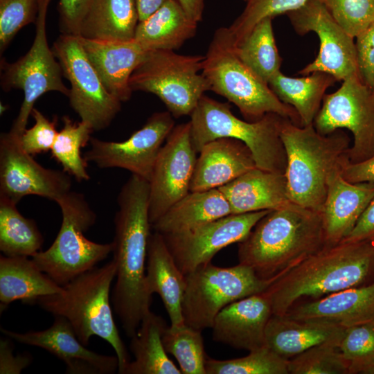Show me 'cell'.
Instances as JSON below:
<instances>
[{"instance_id":"cell-1","label":"cell","mask_w":374,"mask_h":374,"mask_svg":"<svg viewBox=\"0 0 374 374\" xmlns=\"http://www.w3.org/2000/svg\"><path fill=\"white\" fill-rule=\"evenodd\" d=\"M150 183L132 174L117 197L113 260L116 264L112 305L125 335L131 338L150 311L152 296L145 285L148 246L152 224L149 218Z\"/></svg>"},{"instance_id":"cell-2","label":"cell","mask_w":374,"mask_h":374,"mask_svg":"<svg viewBox=\"0 0 374 374\" xmlns=\"http://www.w3.org/2000/svg\"><path fill=\"white\" fill-rule=\"evenodd\" d=\"M373 280V239L341 241L326 244L272 282L264 292L273 314L283 316L304 299H317Z\"/></svg>"},{"instance_id":"cell-3","label":"cell","mask_w":374,"mask_h":374,"mask_svg":"<svg viewBox=\"0 0 374 374\" xmlns=\"http://www.w3.org/2000/svg\"><path fill=\"white\" fill-rule=\"evenodd\" d=\"M326 244L321 213L290 202L256 223L238 242V257L260 278L274 282Z\"/></svg>"},{"instance_id":"cell-4","label":"cell","mask_w":374,"mask_h":374,"mask_svg":"<svg viewBox=\"0 0 374 374\" xmlns=\"http://www.w3.org/2000/svg\"><path fill=\"white\" fill-rule=\"evenodd\" d=\"M280 136L286 153L285 175L290 201L321 213L328 178L341 169L350 147V137L341 130L321 134L313 124L301 126L285 118Z\"/></svg>"},{"instance_id":"cell-5","label":"cell","mask_w":374,"mask_h":374,"mask_svg":"<svg viewBox=\"0 0 374 374\" xmlns=\"http://www.w3.org/2000/svg\"><path fill=\"white\" fill-rule=\"evenodd\" d=\"M116 275L112 259L73 278L60 293L39 297L35 303L54 317L66 318L84 346L93 336L108 342L118 358V373L123 374L130 360L113 317L110 291Z\"/></svg>"},{"instance_id":"cell-6","label":"cell","mask_w":374,"mask_h":374,"mask_svg":"<svg viewBox=\"0 0 374 374\" xmlns=\"http://www.w3.org/2000/svg\"><path fill=\"white\" fill-rule=\"evenodd\" d=\"M234 42L229 28L222 27L214 33L202 71L211 91L234 104L246 121H256L273 113L301 125L296 111L283 103L240 60Z\"/></svg>"},{"instance_id":"cell-7","label":"cell","mask_w":374,"mask_h":374,"mask_svg":"<svg viewBox=\"0 0 374 374\" xmlns=\"http://www.w3.org/2000/svg\"><path fill=\"white\" fill-rule=\"evenodd\" d=\"M190 116L191 143L197 153L211 141L232 138L249 148L257 168L285 172L286 153L280 136L283 117L269 113L256 121H243L233 114L229 103L206 95L200 98Z\"/></svg>"},{"instance_id":"cell-8","label":"cell","mask_w":374,"mask_h":374,"mask_svg":"<svg viewBox=\"0 0 374 374\" xmlns=\"http://www.w3.org/2000/svg\"><path fill=\"white\" fill-rule=\"evenodd\" d=\"M55 202L62 212L60 229L52 244L31 259L55 283L64 286L105 260L112 252V243H98L84 236L97 215L83 194L70 190Z\"/></svg>"},{"instance_id":"cell-9","label":"cell","mask_w":374,"mask_h":374,"mask_svg":"<svg viewBox=\"0 0 374 374\" xmlns=\"http://www.w3.org/2000/svg\"><path fill=\"white\" fill-rule=\"evenodd\" d=\"M204 55H185L172 50L147 53L130 79L132 90L156 95L175 118L190 115L209 82L202 74Z\"/></svg>"},{"instance_id":"cell-10","label":"cell","mask_w":374,"mask_h":374,"mask_svg":"<svg viewBox=\"0 0 374 374\" xmlns=\"http://www.w3.org/2000/svg\"><path fill=\"white\" fill-rule=\"evenodd\" d=\"M185 277L184 323L202 331L212 328L217 314L227 305L263 292L272 283L260 278L250 267L240 263L220 267L209 262Z\"/></svg>"},{"instance_id":"cell-11","label":"cell","mask_w":374,"mask_h":374,"mask_svg":"<svg viewBox=\"0 0 374 374\" xmlns=\"http://www.w3.org/2000/svg\"><path fill=\"white\" fill-rule=\"evenodd\" d=\"M51 0H40L35 22V35L28 51L14 62L0 61L1 87L4 91L13 89L24 91V100L10 132L21 136L26 129L35 102L42 95L57 91L68 97L69 89L62 82L61 65L50 48L46 35V17Z\"/></svg>"},{"instance_id":"cell-12","label":"cell","mask_w":374,"mask_h":374,"mask_svg":"<svg viewBox=\"0 0 374 374\" xmlns=\"http://www.w3.org/2000/svg\"><path fill=\"white\" fill-rule=\"evenodd\" d=\"M53 51L62 74L71 84L69 104L93 131L107 127L121 108V101L108 92L89 60L78 35L63 33Z\"/></svg>"},{"instance_id":"cell-13","label":"cell","mask_w":374,"mask_h":374,"mask_svg":"<svg viewBox=\"0 0 374 374\" xmlns=\"http://www.w3.org/2000/svg\"><path fill=\"white\" fill-rule=\"evenodd\" d=\"M313 126L321 134L345 128L353 143L346 152L349 161L357 163L374 154V94L357 75L342 81L335 92L325 94Z\"/></svg>"},{"instance_id":"cell-14","label":"cell","mask_w":374,"mask_h":374,"mask_svg":"<svg viewBox=\"0 0 374 374\" xmlns=\"http://www.w3.org/2000/svg\"><path fill=\"white\" fill-rule=\"evenodd\" d=\"M287 15L299 35L314 32L319 39L317 56L299 74L323 72L337 81L358 75L354 37L335 21L320 0H308Z\"/></svg>"},{"instance_id":"cell-15","label":"cell","mask_w":374,"mask_h":374,"mask_svg":"<svg viewBox=\"0 0 374 374\" xmlns=\"http://www.w3.org/2000/svg\"><path fill=\"white\" fill-rule=\"evenodd\" d=\"M174 127L173 116L168 111L156 112L125 141L91 137L89 149L83 156L100 168H122L150 181L163 143Z\"/></svg>"},{"instance_id":"cell-16","label":"cell","mask_w":374,"mask_h":374,"mask_svg":"<svg viewBox=\"0 0 374 374\" xmlns=\"http://www.w3.org/2000/svg\"><path fill=\"white\" fill-rule=\"evenodd\" d=\"M19 136L10 131L0 135V197L16 204L28 195L55 202L71 190V176L37 163L21 148Z\"/></svg>"},{"instance_id":"cell-17","label":"cell","mask_w":374,"mask_h":374,"mask_svg":"<svg viewBox=\"0 0 374 374\" xmlns=\"http://www.w3.org/2000/svg\"><path fill=\"white\" fill-rule=\"evenodd\" d=\"M197 153L191 143L190 122L175 126L161 147L149 181L152 225L190 192Z\"/></svg>"},{"instance_id":"cell-18","label":"cell","mask_w":374,"mask_h":374,"mask_svg":"<svg viewBox=\"0 0 374 374\" xmlns=\"http://www.w3.org/2000/svg\"><path fill=\"white\" fill-rule=\"evenodd\" d=\"M269 211L230 214L186 231L163 236L175 263L186 275L211 262L222 249L244 240Z\"/></svg>"},{"instance_id":"cell-19","label":"cell","mask_w":374,"mask_h":374,"mask_svg":"<svg viewBox=\"0 0 374 374\" xmlns=\"http://www.w3.org/2000/svg\"><path fill=\"white\" fill-rule=\"evenodd\" d=\"M1 332L16 341L42 348L64 362L69 374H112L118 369L116 356L96 353L86 348L69 321L55 316L53 323L43 330L17 332L1 328Z\"/></svg>"},{"instance_id":"cell-20","label":"cell","mask_w":374,"mask_h":374,"mask_svg":"<svg viewBox=\"0 0 374 374\" xmlns=\"http://www.w3.org/2000/svg\"><path fill=\"white\" fill-rule=\"evenodd\" d=\"M272 314L264 292L242 298L217 314L211 328L212 338L238 350L257 349L266 345L265 329Z\"/></svg>"},{"instance_id":"cell-21","label":"cell","mask_w":374,"mask_h":374,"mask_svg":"<svg viewBox=\"0 0 374 374\" xmlns=\"http://www.w3.org/2000/svg\"><path fill=\"white\" fill-rule=\"evenodd\" d=\"M283 316L343 328L374 322V280L317 299L302 301Z\"/></svg>"},{"instance_id":"cell-22","label":"cell","mask_w":374,"mask_h":374,"mask_svg":"<svg viewBox=\"0 0 374 374\" xmlns=\"http://www.w3.org/2000/svg\"><path fill=\"white\" fill-rule=\"evenodd\" d=\"M340 170H336L328 178L321 211L327 244L345 239L374 197V182L351 183Z\"/></svg>"},{"instance_id":"cell-23","label":"cell","mask_w":374,"mask_h":374,"mask_svg":"<svg viewBox=\"0 0 374 374\" xmlns=\"http://www.w3.org/2000/svg\"><path fill=\"white\" fill-rule=\"evenodd\" d=\"M79 40L109 93L121 102L130 99L131 75L143 60L147 51L134 39L128 41Z\"/></svg>"},{"instance_id":"cell-24","label":"cell","mask_w":374,"mask_h":374,"mask_svg":"<svg viewBox=\"0 0 374 374\" xmlns=\"http://www.w3.org/2000/svg\"><path fill=\"white\" fill-rule=\"evenodd\" d=\"M199 154L190 191L218 188L257 168L249 148L232 138L211 141Z\"/></svg>"},{"instance_id":"cell-25","label":"cell","mask_w":374,"mask_h":374,"mask_svg":"<svg viewBox=\"0 0 374 374\" xmlns=\"http://www.w3.org/2000/svg\"><path fill=\"white\" fill-rule=\"evenodd\" d=\"M146 266L145 285L149 294L159 295L170 326L184 325L182 302L186 277L175 263L163 235L159 232L150 234Z\"/></svg>"},{"instance_id":"cell-26","label":"cell","mask_w":374,"mask_h":374,"mask_svg":"<svg viewBox=\"0 0 374 374\" xmlns=\"http://www.w3.org/2000/svg\"><path fill=\"white\" fill-rule=\"evenodd\" d=\"M218 189L232 214L271 211L292 202L285 173L255 168Z\"/></svg>"},{"instance_id":"cell-27","label":"cell","mask_w":374,"mask_h":374,"mask_svg":"<svg viewBox=\"0 0 374 374\" xmlns=\"http://www.w3.org/2000/svg\"><path fill=\"white\" fill-rule=\"evenodd\" d=\"M344 332L345 328L334 325L272 314L265 329V344L290 359L318 345L339 346Z\"/></svg>"},{"instance_id":"cell-28","label":"cell","mask_w":374,"mask_h":374,"mask_svg":"<svg viewBox=\"0 0 374 374\" xmlns=\"http://www.w3.org/2000/svg\"><path fill=\"white\" fill-rule=\"evenodd\" d=\"M232 214L231 206L218 189L190 191L173 204L154 224L162 235L186 231Z\"/></svg>"},{"instance_id":"cell-29","label":"cell","mask_w":374,"mask_h":374,"mask_svg":"<svg viewBox=\"0 0 374 374\" xmlns=\"http://www.w3.org/2000/svg\"><path fill=\"white\" fill-rule=\"evenodd\" d=\"M55 283L26 256H0L1 310L15 301L33 304L39 297L60 293Z\"/></svg>"},{"instance_id":"cell-30","label":"cell","mask_w":374,"mask_h":374,"mask_svg":"<svg viewBox=\"0 0 374 374\" xmlns=\"http://www.w3.org/2000/svg\"><path fill=\"white\" fill-rule=\"evenodd\" d=\"M197 24L177 0H168L152 15L139 22L134 39L147 51H175L195 36Z\"/></svg>"},{"instance_id":"cell-31","label":"cell","mask_w":374,"mask_h":374,"mask_svg":"<svg viewBox=\"0 0 374 374\" xmlns=\"http://www.w3.org/2000/svg\"><path fill=\"white\" fill-rule=\"evenodd\" d=\"M139 21L136 0H91L78 36L96 40H132Z\"/></svg>"},{"instance_id":"cell-32","label":"cell","mask_w":374,"mask_h":374,"mask_svg":"<svg viewBox=\"0 0 374 374\" xmlns=\"http://www.w3.org/2000/svg\"><path fill=\"white\" fill-rule=\"evenodd\" d=\"M167 327L161 316L151 311L145 315L136 332L130 338L134 359L128 363L123 374H182L168 357L163 344L162 336Z\"/></svg>"},{"instance_id":"cell-33","label":"cell","mask_w":374,"mask_h":374,"mask_svg":"<svg viewBox=\"0 0 374 374\" xmlns=\"http://www.w3.org/2000/svg\"><path fill=\"white\" fill-rule=\"evenodd\" d=\"M337 80L330 74L314 72L303 77L292 78L278 72L268 84L276 96L297 112L301 126L313 124L326 90Z\"/></svg>"},{"instance_id":"cell-34","label":"cell","mask_w":374,"mask_h":374,"mask_svg":"<svg viewBox=\"0 0 374 374\" xmlns=\"http://www.w3.org/2000/svg\"><path fill=\"white\" fill-rule=\"evenodd\" d=\"M44 238L35 220L25 217L17 204L0 197V250L6 256L32 257Z\"/></svg>"},{"instance_id":"cell-35","label":"cell","mask_w":374,"mask_h":374,"mask_svg":"<svg viewBox=\"0 0 374 374\" xmlns=\"http://www.w3.org/2000/svg\"><path fill=\"white\" fill-rule=\"evenodd\" d=\"M236 51L240 60L267 84L280 71L282 58L276 44L271 18L260 21L236 46Z\"/></svg>"},{"instance_id":"cell-36","label":"cell","mask_w":374,"mask_h":374,"mask_svg":"<svg viewBox=\"0 0 374 374\" xmlns=\"http://www.w3.org/2000/svg\"><path fill=\"white\" fill-rule=\"evenodd\" d=\"M62 121L63 127L58 132L51 150V157L78 182L89 181L88 162L81 150L89 143L93 130L88 123L82 121L73 122L68 116H64Z\"/></svg>"},{"instance_id":"cell-37","label":"cell","mask_w":374,"mask_h":374,"mask_svg":"<svg viewBox=\"0 0 374 374\" xmlns=\"http://www.w3.org/2000/svg\"><path fill=\"white\" fill-rule=\"evenodd\" d=\"M165 350L177 359L182 374H206L202 330L186 324L168 326L162 336Z\"/></svg>"},{"instance_id":"cell-38","label":"cell","mask_w":374,"mask_h":374,"mask_svg":"<svg viewBox=\"0 0 374 374\" xmlns=\"http://www.w3.org/2000/svg\"><path fill=\"white\" fill-rule=\"evenodd\" d=\"M288 359L267 345L235 359L218 360L206 358V374H289Z\"/></svg>"},{"instance_id":"cell-39","label":"cell","mask_w":374,"mask_h":374,"mask_svg":"<svg viewBox=\"0 0 374 374\" xmlns=\"http://www.w3.org/2000/svg\"><path fill=\"white\" fill-rule=\"evenodd\" d=\"M339 349L348 362L349 374H369L374 368V322L345 328Z\"/></svg>"},{"instance_id":"cell-40","label":"cell","mask_w":374,"mask_h":374,"mask_svg":"<svg viewBox=\"0 0 374 374\" xmlns=\"http://www.w3.org/2000/svg\"><path fill=\"white\" fill-rule=\"evenodd\" d=\"M289 374H349L348 364L332 344H321L288 359Z\"/></svg>"},{"instance_id":"cell-41","label":"cell","mask_w":374,"mask_h":374,"mask_svg":"<svg viewBox=\"0 0 374 374\" xmlns=\"http://www.w3.org/2000/svg\"><path fill=\"white\" fill-rule=\"evenodd\" d=\"M308 0H247L246 6L228 27L238 45L262 19L287 14L303 6Z\"/></svg>"},{"instance_id":"cell-42","label":"cell","mask_w":374,"mask_h":374,"mask_svg":"<svg viewBox=\"0 0 374 374\" xmlns=\"http://www.w3.org/2000/svg\"><path fill=\"white\" fill-rule=\"evenodd\" d=\"M335 21L353 37L374 22V0H320Z\"/></svg>"},{"instance_id":"cell-43","label":"cell","mask_w":374,"mask_h":374,"mask_svg":"<svg viewBox=\"0 0 374 374\" xmlns=\"http://www.w3.org/2000/svg\"><path fill=\"white\" fill-rule=\"evenodd\" d=\"M40 0H0V52L7 48L17 33L35 22Z\"/></svg>"},{"instance_id":"cell-44","label":"cell","mask_w":374,"mask_h":374,"mask_svg":"<svg viewBox=\"0 0 374 374\" xmlns=\"http://www.w3.org/2000/svg\"><path fill=\"white\" fill-rule=\"evenodd\" d=\"M31 115L35 121L34 125L26 129L19 139L21 148L33 157L51 151L58 132L55 128V119L50 121L35 107Z\"/></svg>"},{"instance_id":"cell-45","label":"cell","mask_w":374,"mask_h":374,"mask_svg":"<svg viewBox=\"0 0 374 374\" xmlns=\"http://www.w3.org/2000/svg\"><path fill=\"white\" fill-rule=\"evenodd\" d=\"M358 76L371 89L374 88V22L356 37Z\"/></svg>"},{"instance_id":"cell-46","label":"cell","mask_w":374,"mask_h":374,"mask_svg":"<svg viewBox=\"0 0 374 374\" xmlns=\"http://www.w3.org/2000/svg\"><path fill=\"white\" fill-rule=\"evenodd\" d=\"M91 0H60L58 11L63 33L79 35L82 18Z\"/></svg>"},{"instance_id":"cell-47","label":"cell","mask_w":374,"mask_h":374,"mask_svg":"<svg viewBox=\"0 0 374 374\" xmlns=\"http://www.w3.org/2000/svg\"><path fill=\"white\" fill-rule=\"evenodd\" d=\"M10 338L0 340V374H19L32 362L30 354L15 355Z\"/></svg>"},{"instance_id":"cell-48","label":"cell","mask_w":374,"mask_h":374,"mask_svg":"<svg viewBox=\"0 0 374 374\" xmlns=\"http://www.w3.org/2000/svg\"><path fill=\"white\" fill-rule=\"evenodd\" d=\"M342 177L351 183L374 182V154L357 163L349 161L347 156L341 165Z\"/></svg>"},{"instance_id":"cell-49","label":"cell","mask_w":374,"mask_h":374,"mask_svg":"<svg viewBox=\"0 0 374 374\" xmlns=\"http://www.w3.org/2000/svg\"><path fill=\"white\" fill-rule=\"evenodd\" d=\"M374 237V197L370 202L350 233L342 241H360Z\"/></svg>"},{"instance_id":"cell-50","label":"cell","mask_w":374,"mask_h":374,"mask_svg":"<svg viewBox=\"0 0 374 374\" xmlns=\"http://www.w3.org/2000/svg\"><path fill=\"white\" fill-rule=\"evenodd\" d=\"M168 1V0H136L139 21L145 19L152 15Z\"/></svg>"},{"instance_id":"cell-51","label":"cell","mask_w":374,"mask_h":374,"mask_svg":"<svg viewBox=\"0 0 374 374\" xmlns=\"http://www.w3.org/2000/svg\"><path fill=\"white\" fill-rule=\"evenodd\" d=\"M177 1L190 17L197 22L202 21L204 8V0Z\"/></svg>"},{"instance_id":"cell-52","label":"cell","mask_w":374,"mask_h":374,"mask_svg":"<svg viewBox=\"0 0 374 374\" xmlns=\"http://www.w3.org/2000/svg\"><path fill=\"white\" fill-rule=\"evenodd\" d=\"M369 374H374V368L371 371Z\"/></svg>"},{"instance_id":"cell-53","label":"cell","mask_w":374,"mask_h":374,"mask_svg":"<svg viewBox=\"0 0 374 374\" xmlns=\"http://www.w3.org/2000/svg\"><path fill=\"white\" fill-rule=\"evenodd\" d=\"M373 94H374V88H373Z\"/></svg>"},{"instance_id":"cell-54","label":"cell","mask_w":374,"mask_h":374,"mask_svg":"<svg viewBox=\"0 0 374 374\" xmlns=\"http://www.w3.org/2000/svg\"><path fill=\"white\" fill-rule=\"evenodd\" d=\"M243 1H245V2L247 1V0H243Z\"/></svg>"},{"instance_id":"cell-55","label":"cell","mask_w":374,"mask_h":374,"mask_svg":"<svg viewBox=\"0 0 374 374\" xmlns=\"http://www.w3.org/2000/svg\"><path fill=\"white\" fill-rule=\"evenodd\" d=\"M373 240H374V237L373 238Z\"/></svg>"}]
</instances>
